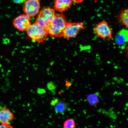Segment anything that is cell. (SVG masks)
<instances>
[{
  "label": "cell",
  "instance_id": "cell-16",
  "mask_svg": "<svg viewBox=\"0 0 128 128\" xmlns=\"http://www.w3.org/2000/svg\"><path fill=\"white\" fill-rule=\"evenodd\" d=\"M27 0H13L14 2L17 4L24 3Z\"/></svg>",
  "mask_w": 128,
  "mask_h": 128
},
{
  "label": "cell",
  "instance_id": "cell-6",
  "mask_svg": "<svg viewBox=\"0 0 128 128\" xmlns=\"http://www.w3.org/2000/svg\"><path fill=\"white\" fill-rule=\"evenodd\" d=\"M40 0H27L23 6L25 14L30 18L39 14L40 7Z\"/></svg>",
  "mask_w": 128,
  "mask_h": 128
},
{
  "label": "cell",
  "instance_id": "cell-10",
  "mask_svg": "<svg viewBox=\"0 0 128 128\" xmlns=\"http://www.w3.org/2000/svg\"><path fill=\"white\" fill-rule=\"evenodd\" d=\"M117 17L119 23L128 28V8L121 10Z\"/></svg>",
  "mask_w": 128,
  "mask_h": 128
},
{
  "label": "cell",
  "instance_id": "cell-14",
  "mask_svg": "<svg viewBox=\"0 0 128 128\" xmlns=\"http://www.w3.org/2000/svg\"><path fill=\"white\" fill-rule=\"evenodd\" d=\"M76 127L74 120L69 119L66 120L64 122L63 128H74Z\"/></svg>",
  "mask_w": 128,
  "mask_h": 128
},
{
  "label": "cell",
  "instance_id": "cell-13",
  "mask_svg": "<svg viewBox=\"0 0 128 128\" xmlns=\"http://www.w3.org/2000/svg\"><path fill=\"white\" fill-rule=\"evenodd\" d=\"M88 102L91 105H95L98 102L99 99L96 94L93 93L89 95L87 97Z\"/></svg>",
  "mask_w": 128,
  "mask_h": 128
},
{
  "label": "cell",
  "instance_id": "cell-18",
  "mask_svg": "<svg viewBox=\"0 0 128 128\" xmlns=\"http://www.w3.org/2000/svg\"><path fill=\"white\" fill-rule=\"evenodd\" d=\"M71 85V84L70 82L67 80L66 81L65 85L66 87H68L70 86Z\"/></svg>",
  "mask_w": 128,
  "mask_h": 128
},
{
  "label": "cell",
  "instance_id": "cell-19",
  "mask_svg": "<svg viewBox=\"0 0 128 128\" xmlns=\"http://www.w3.org/2000/svg\"><path fill=\"white\" fill-rule=\"evenodd\" d=\"M125 51L126 55L128 57V42L126 47Z\"/></svg>",
  "mask_w": 128,
  "mask_h": 128
},
{
  "label": "cell",
  "instance_id": "cell-8",
  "mask_svg": "<svg viewBox=\"0 0 128 128\" xmlns=\"http://www.w3.org/2000/svg\"><path fill=\"white\" fill-rule=\"evenodd\" d=\"M73 2L71 0H55L54 8L56 11L62 12L70 9Z\"/></svg>",
  "mask_w": 128,
  "mask_h": 128
},
{
  "label": "cell",
  "instance_id": "cell-17",
  "mask_svg": "<svg viewBox=\"0 0 128 128\" xmlns=\"http://www.w3.org/2000/svg\"><path fill=\"white\" fill-rule=\"evenodd\" d=\"M73 2L78 4L82 3L84 0H71Z\"/></svg>",
  "mask_w": 128,
  "mask_h": 128
},
{
  "label": "cell",
  "instance_id": "cell-5",
  "mask_svg": "<svg viewBox=\"0 0 128 128\" xmlns=\"http://www.w3.org/2000/svg\"><path fill=\"white\" fill-rule=\"evenodd\" d=\"M85 26L82 22H67L63 33V37L69 40L75 37L81 30L85 29Z\"/></svg>",
  "mask_w": 128,
  "mask_h": 128
},
{
  "label": "cell",
  "instance_id": "cell-4",
  "mask_svg": "<svg viewBox=\"0 0 128 128\" xmlns=\"http://www.w3.org/2000/svg\"><path fill=\"white\" fill-rule=\"evenodd\" d=\"M93 31L96 36L102 39H111L112 37L113 31L107 22L103 21L99 23L93 28Z\"/></svg>",
  "mask_w": 128,
  "mask_h": 128
},
{
  "label": "cell",
  "instance_id": "cell-1",
  "mask_svg": "<svg viewBox=\"0 0 128 128\" xmlns=\"http://www.w3.org/2000/svg\"><path fill=\"white\" fill-rule=\"evenodd\" d=\"M67 22L62 14H56L46 29L48 34L54 37H63V31Z\"/></svg>",
  "mask_w": 128,
  "mask_h": 128
},
{
  "label": "cell",
  "instance_id": "cell-12",
  "mask_svg": "<svg viewBox=\"0 0 128 128\" xmlns=\"http://www.w3.org/2000/svg\"><path fill=\"white\" fill-rule=\"evenodd\" d=\"M128 38V30L122 29L117 34L115 38V41L116 43L121 45L125 42L126 39Z\"/></svg>",
  "mask_w": 128,
  "mask_h": 128
},
{
  "label": "cell",
  "instance_id": "cell-7",
  "mask_svg": "<svg viewBox=\"0 0 128 128\" xmlns=\"http://www.w3.org/2000/svg\"><path fill=\"white\" fill-rule=\"evenodd\" d=\"M13 24L19 30L26 31L31 24L30 17L25 14H21L14 19Z\"/></svg>",
  "mask_w": 128,
  "mask_h": 128
},
{
  "label": "cell",
  "instance_id": "cell-2",
  "mask_svg": "<svg viewBox=\"0 0 128 128\" xmlns=\"http://www.w3.org/2000/svg\"><path fill=\"white\" fill-rule=\"evenodd\" d=\"M56 14L54 9L48 7H44L40 11L35 23L46 29Z\"/></svg>",
  "mask_w": 128,
  "mask_h": 128
},
{
  "label": "cell",
  "instance_id": "cell-9",
  "mask_svg": "<svg viewBox=\"0 0 128 128\" xmlns=\"http://www.w3.org/2000/svg\"><path fill=\"white\" fill-rule=\"evenodd\" d=\"M14 116L13 113L7 108H3L0 110V123H7L13 120Z\"/></svg>",
  "mask_w": 128,
  "mask_h": 128
},
{
  "label": "cell",
  "instance_id": "cell-11",
  "mask_svg": "<svg viewBox=\"0 0 128 128\" xmlns=\"http://www.w3.org/2000/svg\"><path fill=\"white\" fill-rule=\"evenodd\" d=\"M55 112L63 114L68 109L69 105L64 100H58L54 105Z\"/></svg>",
  "mask_w": 128,
  "mask_h": 128
},
{
  "label": "cell",
  "instance_id": "cell-15",
  "mask_svg": "<svg viewBox=\"0 0 128 128\" xmlns=\"http://www.w3.org/2000/svg\"><path fill=\"white\" fill-rule=\"evenodd\" d=\"M13 127L7 123H1L0 125V128H12Z\"/></svg>",
  "mask_w": 128,
  "mask_h": 128
},
{
  "label": "cell",
  "instance_id": "cell-3",
  "mask_svg": "<svg viewBox=\"0 0 128 128\" xmlns=\"http://www.w3.org/2000/svg\"><path fill=\"white\" fill-rule=\"evenodd\" d=\"M26 31L28 35L31 39L39 42L45 40L48 34L46 29L36 23L31 24Z\"/></svg>",
  "mask_w": 128,
  "mask_h": 128
}]
</instances>
